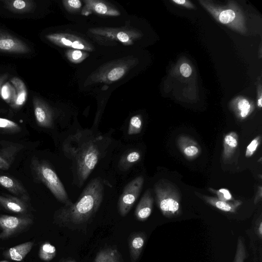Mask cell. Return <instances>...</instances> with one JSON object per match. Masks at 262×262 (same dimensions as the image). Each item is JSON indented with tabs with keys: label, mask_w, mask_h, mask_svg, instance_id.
Segmentation results:
<instances>
[{
	"label": "cell",
	"mask_w": 262,
	"mask_h": 262,
	"mask_svg": "<svg viewBox=\"0 0 262 262\" xmlns=\"http://www.w3.org/2000/svg\"><path fill=\"white\" fill-rule=\"evenodd\" d=\"M261 100H262V97H261V96H260L259 98L258 99V101H257V105L259 107H261L262 106Z\"/></svg>",
	"instance_id": "obj_42"
},
{
	"label": "cell",
	"mask_w": 262,
	"mask_h": 262,
	"mask_svg": "<svg viewBox=\"0 0 262 262\" xmlns=\"http://www.w3.org/2000/svg\"><path fill=\"white\" fill-rule=\"evenodd\" d=\"M88 133H78L69 137L63 144V150L76 164L80 187L89 177L100 157L98 142L102 137H88Z\"/></svg>",
	"instance_id": "obj_2"
},
{
	"label": "cell",
	"mask_w": 262,
	"mask_h": 262,
	"mask_svg": "<svg viewBox=\"0 0 262 262\" xmlns=\"http://www.w3.org/2000/svg\"><path fill=\"white\" fill-rule=\"evenodd\" d=\"M34 115L37 125L50 128L53 126V113L48 104L42 99L34 97L33 99Z\"/></svg>",
	"instance_id": "obj_10"
},
{
	"label": "cell",
	"mask_w": 262,
	"mask_h": 262,
	"mask_svg": "<svg viewBox=\"0 0 262 262\" xmlns=\"http://www.w3.org/2000/svg\"><path fill=\"white\" fill-rule=\"evenodd\" d=\"M3 2L6 9L17 14H25L33 12L36 5L31 0H6Z\"/></svg>",
	"instance_id": "obj_19"
},
{
	"label": "cell",
	"mask_w": 262,
	"mask_h": 262,
	"mask_svg": "<svg viewBox=\"0 0 262 262\" xmlns=\"http://www.w3.org/2000/svg\"><path fill=\"white\" fill-rule=\"evenodd\" d=\"M85 5L81 10V14L88 16L92 13L106 16H119V11L112 5L103 1L84 0Z\"/></svg>",
	"instance_id": "obj_11"
},
{
	"label": "cell",
	"mask_w": 262,
	"mask_h": 262,
	"mask_svg": "<svg viewBox=\"0 0 262 262\" xmlns=\"http://www.w3.org/2000/svg\"><path fill=\"white\" fill-rule=\"evenodd\" d=\"M30 51V48L21 40L0 31V52L27 53Z\"/></svg>",
	"instance_id": "obj_12"
},
{
	"label": "cell",
	"mask_w": 262,
	"mask_h": 262,
	"mask_svg": "<svg viewBox=\"0 0 262 262\" xmlns=\"http://www.w3.org/2000/svg\"><path fill=\"white\" fill-rule=\"evenodd\" d=\"M33 244L32 242H27L15 246L6 250L4 252V256L9 259L20 261L30 252Z\"/></svg>",
	"instance_id": "obj_20"
},
{
	"label": "cell",
	"mask_w": 262,
	"mask_h": 262,
	"mask_svg": "<svg viewBox=\"0 0 262 262\" xmlns=\"http://www.w3.org/2000/svg\"><path fill=\"white\" fill-rule=\"evenodd\" d=\"M255 232L257 235V236L261 239L262 238V220H261V215L257 219L256 223H255Z\"/></svg>",
	"instance_id": "obj_37"
},
{
	"label": "cell",
	"mask_w": 262,
	"mask_h": 262,
	"mask_svg": "<svg viewBox=\"0 0 262 262\" xmlns=\"http://www.w3.org/2000/svg\"><path fill=\"white\" fill-rule=\"evenodd\" d=\"M144 178L139 176L124 187L118 201V210L121 215L125 216L136 202L143 187Z\"/></svg>",
	"instance_id": "obj_7"
},
{
	"label": "cell",
	"mask_w": 262,
	"mask_h": 262,
	"mask_svg": "<svg viewBox=\"0 0 262 262\" xmlns=\"http://www.w3.org/2000/svg\"><path fill=\"white\" fill-rule=\"evenodd\" d=\"M89 55V53L86 52L78 49H70L66 52V56L68 59L74 63L81 62Z\"/></svg>",
	"instance_id": "obj_27"
},
{
	"label": "cell",
	"mask_w": 262,
	"mask_h": 262,
	"mask_svg": "<svg viewBox=\"0 0 262 262\" xmlns=\"http://www.w3.org/2000/svg\"><path fill=\"white\" fill-rule=\"evenodd\" d=\"M0 205L8 211L19 214L27 212L28 206L21 199L10 195H0Z\"/></svg>",
	"instance_id": "obj_17"
},
{
	"label": "cell",
	"mask_w": 262,
	"mask_h": 262,
	"mask_svg": "<svg viewBox=\"0 0 262 262\" xmlns=\"http://www.w3.org/2000/svg\"><path fill=\"white\" fill-rule=\"evenodd\" d=\"M248 253L243 237H239L237 242L235 254L233 262H244Z\"/></svg>",
	"instance_id": "obj_29"
},
{
	"label": "cell",
	"mask_w": 262,
	"mask_h": 262,
	"mask_svg": "<svg viewBox=\"0 0 262 262\" xmlns=\"http://www.w3.org/2000/svg\"><path fill=\"white\" fill-rule=\"evenodd\" d=\"M138 59L130 56L107 62L92 72L85 80L84 85L98 83H112L123 78L138 63Z\"/></svg>",
	"instance_id": "obj_3"
},
{
	"label": "cell",
	"mask_w": 262,
	"mask_h": 262,
	"mask_svg": "<svg viewBox=\"0 0 262 262\" xmlns=\"http://www.w3.org/2000/svg\"><path fill=\"white\" fill-rule=\"evenodd\" d=\"M21 130L19 125L15 122L6 119L0 118V130L8 133H15Z\"/></svg>",
	"instance_id": "obj_28"
},
{
	"label": "cell",
	"mask_w": 262,
	"mask_h": 262,
	"mask_svg": "<svg viewBox=\"0 0 262 262\" xmlns=\"http://www.w3.org/2000/svg\"><path fill=\"white\" fill-rule=\"evenodd\" d=\"M142 127V120L140 115L133 116L129 121L127 133L129 135L139 134Z\"/></svg>",
	"instance_id": "obj_30"
},
{
	"label": "cell",
	"mask_w": 262,
	"mask_h": 262,
	"mask_svg": "<svg viewBox=\"0 0 262 262\" xmlns=\"http://www.w3.org/2000/svg\"><path fill=\"white\" fill-rule=\"evenodd\" d=\"M146 237L143 233L133 235L129 242V252L132 262H136L139 258L144 246Z\"/></svg>",
	"instance_id": "obj_21"
},
{
	"label": "cell",
	"mask_w": 262,
	"mask_h": 262,
	"mask_svg": "<svg viewBox=\"0 0 262 262\" xmlns=\"http://www.w3.org/2000/svg\"><path fill=\"white\" fill-rule=\"evenodd\" d=\"M141 158V154L137 150H130L124 155L119 162V167L125 170L129 168Z\"/></svg>",
	"instance_id": "obj_24"
},
{
	"label": "cell",
	"mask_w": 262,
	"mask_h": 262,
	"mask_svg": "<svg viewBox=\"0 0 262 262\" xmlns=\"http://www.w3.org/2000/svg\"><path fill=\"white\" fill-rule=\"evenodd\" d=\"M154 200L149 189L144 193L135 209V216L140 221H144L150 215Z\"/></svg>",
	"instance_id": "obj_16"
},
{
	"label": "cell",
	"mask_w": 262,
	"mask_h": 262,
	"mask_svg": "<svg viewBox=\"0 0 262 262\" xmlns=\"http://www.w3.org/2000/svg\"><path fill=\"white\" fill-rule=\"evenodd\" d=\"M1 96L7 103L13 105L16 99V91L14 87L9 82L5 83L1 90Z\"/></svg>",
	"instance_id": "obj_25"
},
{
	"label": "cell",
	"mask_w": 262,
	"mask_h": 262,
	"mask_svg": "<svg viewBox=\"0 0 262 262\" xmlns=\"http://www.w3.org/2000/svg\"><path fill=\"white\" fill-rule=\"evenodd\" d=\"M8 75L7 74H3L0 76V91L3 85V83L5 81V80L7 78Z\"/></svg>",
	"instance_id": "obj_40"
},
{
	"label": "cell",
	"mask_w": 262,
	"mask_h": 262,
	"mask_svg": "<svg viewBox=\"0 0 262 262\" xmlns=\"http://www.w3.org/2000/svg\"><path fill=\"white\" fill-rule=\"evenodd\" d=\"M31 168L34 177L43 183L56 199L64 203V206L72 204L59 177L47 162L33 158Z\"/></svg>",
	"instance_id": "obj_4"
},
{
	"label": "cell",
	"mask_w": 262,
	"mask_h": 262,
	"mask_svg": "<svg viewBox=\"0 0 262 262\" xmlns=\"http://www.w3.org/2000/svg\"><path fill=\"white\" fill-rule=\"evenodd\" d=\"M16 91L15 101L11 106L14 108H18L25 103L27 98V90L24 82L18 77H13L11 79Z\"/></svg>",
	"instance_id": "obj_22"
},
{
	"label": "cell",
	"mask_w": 262,
	"mask_h": 262,
	"mask_svg": "<svg viewBox=\"0 0 262 262\" xmlns=\"http://www.w3.org/2000/svg\"><path fill=\"white\" fill-rule=\"evenodd\" d=\"M180 71L182 75L185 77H188L192 73L191 68L187 63H183L180 66Z\"/></svg>",
	"instance_id": "obj_36"
},
{
	"label": "cell",
	"mask_w": 262,
	"mask_h": 262,
	"mask_svg": "<svg viewBox=\"0 0 262 262\" xmlns=\"http://www.w3.org/2000/svg\"><path fill=\"white\" fill-rule=\"evenodd\" d=\"M238 144V136L234 132L226 134L223 139L222 159L224 163H227L232 158Z\"/></svg>",
	"instance_id": "obj_18"
},
{
	"label": "cell",
	"mask_w": 262,
	"mask_h": 262,
	"mask_svg": "<svg viewBox=\"0 0 262 262\" xmlns=\"http://www.w3.org/2000/svg\"><path fill=\"white\" fill-rule=\"evenodd\" d=\"M33 223L29 216L0 215V239H5L27 229Z\"/></svg>",
	"instance_id": "obj_8"
},
{
	"label": "cell",
	"mask_w": 262,
	"mask_h": 262,
	"mask_svg": "<svg viewBox=\"0 0 262 262\" xmlns=\"http://www.w3.org/2000/svg\"><path fill=\"white\" fill-rule=\"evenodd\" d=\"M103 186L100 178L91 180L77 201L64 206L55 214L57 224L62 226L80 225L87 222L97 212L103 196Z\"/></svg>",
	"instance_id": "obj_1"
},
{
	"label": "cell",
	"mask_w": 262,
	"mask_h": 262,
	"mask_svg": "<svg viewBox=\"0 0 262 262\" xmlns=\"http://www.w3.org/2000/svg\"><path fill=\"white\" fill-rule=\"evenodd\" d=\"M173 2L179 5H185V3H187L185 0H173Z\"/></svg>",
	"instance_id": "obj_41"
},
{
	"label": "cell",
	"mask_w": 262,
	"mask_h": 262,
	"mask_svg": "<svg viewBox=\"0 0 262 262\" xmlns=\"http://www.w3.org/2000/svg\"><path fill=\"white\" fill-rule=\"evenodd\" d=\"M209 190L211 192L216 194L217 196L216 198L220 200L225 202L233 201L235 200L230 191L226 188H221L216 190L209 188Z\"/></svg>",
	"instance_id": "obj_33"
},
{
	"label": "cell",
	"mask_w": 262,
	"mask_h": 262,
	"mask_svg": "<svg viewBox=\"0 0 262 262\" xmlns=\"http://www.w3.org/2000/svg\"><path fill=\"white\" fill-rule=\"evenodd\" d=\"M154 189L158 206L164 216L172 218L181 214V195L174 185L161 180L155 184Z\"/></svg>",
	"instance_id": "obj_5"
},
{
	"label": "cell",
	"mask_w": 262,
	"mask_h": 262,
	"mask_svg": "<svg viewBox=\"0 0 262 262\" xmlns=\"http://www.w3.org/2000/svg\"><path fill=\"white\" fill-rule=\"evenodd\" d=\"M261 136H257L253 139L246 148L245 156L247 158L252 156L260 145Z\"/></svg>",
	"instance_id": "obj_34"
},
{
	"label": "cell",
	"mask_w": 262,
	"mask_h": 262,
	"mask_svg": "<svg viewBox=\"0 0 262 262\" xmlns=\"http://www.w3.org/2000/svg\"><path fill=\"white\" fill-rule=\"evenodd\" d=\"M46 37L50 42L61 47L93 51L94 47L86 40L76 35L63 33L49 34Z\"/></svg>",
	"instance_id": "obj_9"
},
{
	"label": "cell",
	"mask_w": 262,
	"mask_h": 262,
	"mask_svg": "<svg viewBox=\"0 0 262 262\" xmlns=\"http://www.w3.org/2000/svg\"><path fill=\"white\" fill-rule=\"evenodd\" d=\"M56 254V248L48 242L42 244L39 248V258L44 261H50L55 256Z\"/></svg>",
	"instance_id": "obj_26"
},
{
	"label": "cell",
	"mask_w": 262,
	"mask_h": 262,
	"mask_svg": "<svg viewBox=\"0 0 262 262\" xmlns=\"http://www.w3.org/2000/svg\"><path fill=\"white\" fill-rule=\"evenodd\" d=\"M0 185L24 201H28L29 195L23 185L16 179L9 176L0 174Z\"/></svg>",
	"instance_id": "obj_14"
},
{
	"label": "cell",
	"mask_w": 262,
	"mask_h": 262,
	"mask_svg": "<svg viewBox=\"0 0 262 262\" xmlns=\"http://www.w3.org/2000/svg\"><path fill=\"white\" fill-rule=\"evenodd\" d=\"M66 262H76V261L75 260H70L67 261Z\"/></svg>",
	"instance_id": "obj_43"
},
{
	"label": "cell",
	"mask_w": 262,
	"mask_h": 262,
	"mask_svg": "<svg viewBox=\"0 0 262 262\" xmlns=\"http://www.w3.org/2000/svg\"><path fill=\"white\" fill-rule=\"evenodd\" d=\"M10 166V163L3 156L0 155V169L7 170Z\"/></svg>",
	"instance_id": "obj_38"
},
{
	"label": "cell",
	"mask_w": 262,
	"mask_h": 262,
	"mask_svg": "<svg viewBox=\"0 0 262 262\" xmlns=\"http://www.w3.org/2000/svg\"><path fill=\"white\" fill-rule=\"evenodd\" d=\"M196 195L208 204L224 212L235 213L238 207L243 204L240 200L225 202L220 200L216 197L203 195L195 192Z\"/></svg>",
	"instance_id": "obj_15"
},
{
	"label": "cell",
	"mask_w": 262,
	"mask_h": 262,
	"mask_svg": "<svg viewBox=\"0 0 262 262\" xmlns=\"http://www.w3.org/2000/svg\"><path fill=\"white\" fill-rule=\"evenodd\" d=\"M89 34L95 41L104 45H115L119 42L125 46L134 44L135 40L140 38L142 34L138 30L132 28L97 27L90 28Z\"/></svg>",
	"instance_id": "obj_6"
},
{
	"label": "cell",
	"mask_w": 262,
	"mask_h": 262,
	"mask_svg": "<svg viewBox=\"0 0 262 262\" xmlns=\"http://www.w3.org/2000/svg\"><path fill=\"white\" fill-rule=\"evenodd\" d=\"M0 262H10L8 260H1Z\"/></svg>",
	"instance_id": "obj_44"
},
{
	"label": "cell",
	"mask_w": 262,
	"mask_h": 262,
	"mask_svg": "<svg viewBox=\"0 0 262 262\" xmlns=\"http://www.w3.org/2000/svg\"><path fill=\"white\" fill-rule=\"evenodd\" d=\"M94 262H122L121 255L117 249L107 248L100 251Z\"/></svg>",
	"instance_id": "obj_23"
},
{
	"label": "cell",
	"mask_w": 262,
	"mask_h": 262,
	"mask_svg": "<svg viewBox=\"0 0 262 262\" xmlns=\"http://www.w3.org/2000/svg\"><path fill=\"white\" fill-rule=\"evenodd\" d=\"M177 143L184 156L188 160L194 159L201 154V149L198 143L187 136H180Z\"/></svg>",
	"instance_id": "obj_13"
},
{
	"label": "cell",
	"mask_w": 262,
	"mask_h": 262,
	"mask_svg": "<svg viewBox=\"0 0 262 262\" xmlns=\"http://www.w3.org/2000/svg\"><path fill=\"white\" fill-rule=\"evenodd\" d=\"M237 109L238 112V117L241 119H244L251 113V105L247 100L243 99L238 101L237 105Z\"/></svg>",
	"instance_id": "obj_32"
},
{
	"label": "cell",
	"mask_w": 262,
	"mask_h": 262,
	"mask_svg": "<svg viewBox=\"0 0 262 262\" xmlns=\"http://www.w3.org/2000/svg\"><path fill=\"white\" fill-rule=\"evenodd\" d=\"M237 18L235 12L232 9L221 11L218 15L220 21L224 24H231Z\"/></svg>",
	"instance_id": "obj_31"
},
{
	"label": "cell",
	"mask_w": 262,
	"mask_h": 262,
	"mask_svg": "<svg viewBox=\"0 0 262 262\" xmlns=\"http://www.w3.org/2000/svg\"><path fill=\"white\" fill-rule=\"evenodd\" d=\"M262 197V187L261 185L258 186L257 191L254 199V203H258L261 199Z\"/></svg>",
	"instance_id": "obj_39"
},
{
	"label": "cell",
	"mask_w": 262,
	"mask_h": 262,
	"mask_svg": "<svg viewBox=\"0 0 262 262\" xmlns=\"http://www.w3.org/2000/svg\"><path fill=\"white\" fill-rule=\"evenodd\" d=\"M62 4L65 9L70 13L77 12L82 6L81 2L79 0H64Z\"/></svg>",
	"instance_id": "obj_35"
}]
</instances>
